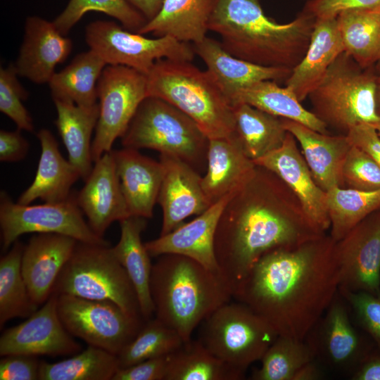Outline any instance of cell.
<instances>
[{
    "instance_id": "1",
    "label": "cell",
    "mask_w": 380,
    "mask_h": 380,
    "mask_svg": "<svg viewBox=\"0 0 380 380\" xmlns=\"http://www.w3.org/2000/svg\"><path fill=\"white\" fill-rule=\"evenodd\" d=\"M338 288L336 242L324 234L263 255L233 298L265 319L279 335L304 340Z\"/></svg>"
},
{
    "instance_id": "2",
    "label": "cell",
    "mask_w": 380,
    "mask_h": 380,
    "mask_svg": "<svg viewBox=\"0 0 380 380\" xmlns=\"http://www.w3.org/2000/svg\"><path fill=\"white\" fill-rule=\"evenodd\" d=\"M324 234L306 217L289 186L257 165L253 176L232 196L220 217L215 235L220 272L234 293L267 253Z\"/></svg>"
},
{
    "instance_id": "3",
    "label": "cell",
    "mask_w": 380,
    "mask_h": 380,
    "mask_svg": "<svg viewBox=\"0 0 380 380\" xmlns=\"http://www.w3.org/2000/svg\"><path fill=\"white\" fill-rule=\"evenodd\" d=\"M316 18L302 11L279 24L267 17L259 0H217L208 30L234 57L262 66L293 70L310 43Z\"/></svg>"
},
{
    "instance_id": "4",
    "label": "cell",
    "mask_w": 380,
    "mask_h": 380,
    "mask_svg": "<svg viewBox=\"0 0 380 380\" xmlns=\"http://www.w3.org/2000/svg\"><path fill=\"white\" fill-rule=\"evenodd\" d=\"M158 258L150 278L155 317L187 342L205 318L233 298L232 290L220 273L190 258Z\"/></svg>"
},
{
    "instance_id": "5",
    "label": "cell",
    "mask_w": 380,
    "mask_h": 380,
    "mask_svg": "<svg viewBox=\"0 0 380 380\" xmlns=\"http://www.w3.org/2000/svg\"><path fill=\"white\" fill-rule=\"evenodd\" d=\"M147 76L148 96L162 99L193 119L208 139L235 132L232 106L213 75L191 61L158 60Z\"/></svg>"
},
{
    "instance_id": "6",
    "label": "cell",
    "mask_w": 380,
    "mask_h": 380,
    "mask_svg": "<svg viewBox=\"0 0 380 380\" xmlns=\"http://www.w3.org/2000/svg\"><path fill=\"white\" fill-rule=\"evenodd\" d=\"M378 73L375 67L362 68L342 52L309 93L312 112L327 126L346 135L360 124L375 125V94Z\"/></svg>"
},
{
    "instance_id": "7",
    "label": "cell",
    "mask_w": 380,
    "mask_h": 380,
    "mask_svg": "<svg viewBox=\"0 0 380 380\" xmlns=\"http://www.w3.org/2000/svg\"><path fill=\"white\" fill-rule=\"evenodd\" d=\"M120 139L124 148L174 156L195 170L207 165L208 138L193 119L158 97L142 101Z\"/></svg>"
},
{
    "instance_id": "8",
    "label": "cell",
    "mask_w": 380,
    "mask_h": 380,
    "mask_svg": "<svg viewBox=\"0 0 380 380\" xmlns=\"http://www.w3.org/2000/svg\"><path fill=\"white\" fill-rule=\"evenodd\" d=\"M53 292L111 301L126 312L143 317L135 288L110 246L77 241Z\"/></svg>"
},
{
    "instance_id": "9",
    "label": "cell",
    "mask_w": 380,
    "mask_h": 380,
    "mask_svg": "<svg viewBox=\"0 0 380 380\" xmlns=\"http://www.w3.org/2000/svg\"><path fill=\"white\" fill-rule=\"evenodd\" d=\"M202 324L198 340L215 357L243 373L261 360L279 336L265 319L237 300L222 305Z\"/></svg>"
},
{
    "instance_id": "10",
    "label": "cell",
    "mask_w": 380,
    "mask_h": 380,
    "mask_svg": "<svg viewBox=\"0 0 380 380\" xmlns=\"http://www.w3.org/2000/svg\"><path fill=\"white\" fill-rule=\"evenodd\" d=\"M84 216L74 191L61 202L22 205L13 202L5 191H1L2 250L6 252L20 236L27 233L59 234L80 242L110 246L108 241L92 231Z\"/></svg>"
},
{
    "instance_id": "11",
    "label": "cell",
    "mask_w": 380,
    "mask_h": 380,
    "mask_svg": "<svg viewBox=\"0 0 380 380\" xmlns=\"http://www.w3.org/2000/svg\"><path fill=\"white\" fill-rule=\"evenodd\" d=\"M85 39L90 49L107 65L127 66L146 75L158 60L192 61L195 55L189 43L170 36L148 38L113 21L90 23Z\"/></svg>"
},
{
    "instance_id": "12",
    "label": "cell",
    "mask_w": 380,
    "mask_h": 380,
    "mask_svg": "<svg viewBox=\"0 0 380 380\" xmlns=\"http://www.w3.org/2000/svg\"><path fill=\"white\" fill-rule=\"evenodd\" d=\"M57 311L72 336L115 355L137 336L146 321L111 301L67 294H58Z\"/></svg>"
},
{
    "instance_id": "13",
    "label": "cell",
    "mask_w": 380,
    "mask_h": 380,
    "mask_svg": "<svg viewBox=\"0 0 380 380\" xmlns=\"http://www.w3.org/2000/svg\"><path fill=\"white\" fill-rule=\"evenodd\" d=\"M99 115L91 144L94 163L112 150L148 96L147 76L133 68L107 65L97 82Z\"/></svg>"
},
{
    "instance_id": "14",
    "label": "cell",
    "mask_w": 380,
    "mask_h": 380,
    "mask_svg": "<svg viewBox=\"0 0 380 380\" xmlns=\"http://www.w3.org/2000/svg\"><path fill=\"white\" fill-rule=\"evenodd\" d=\"M306 339L319 362L350 376L376 347L369 336L355 326L339 291Z\"/></svg>"
},
{
    "instance_id": "15",
    "label": "cell",
    "mask_w": 380,
    "mask_h": 380,
    "mask_svg": "<svg viewBox=\"0 0 380 380\" xmlns=\"http://www.w3.org/2000/svg\"><path fill=\"white\" fill-rule=\"evenodd\" d=\"M58 294L53 292L41 308L0 337V355L56 357L75 355L82 346L65 329L57 311Z\"/></svg>"
},
{
    "instance_id": "16",
    "label": "cell",
    "mask_w": 380,
    "mask_h": 380,
    "mask_svg": "<svg viewBox=\"0 0 380 380\" xmlns=\"http://www.w3.org/2000/svg\"><path fill=\"white\" fill-rule=\"evenodd\" d=\"M338 290L374 293L380 290V208L336 242Z\"/></svg>"
},
{
    "instance_id": "17",
    "label": "cell",
    "mask_w": 380,
    "mask_h": 380,
    "mask_svg": "<svg viewBox=\"0 0 380 380\" xmlns=\"http://www.w3.org/2000/svg\"><path fill=\"white\" fill-rule=\"evenodd\" d=\"M254 163L275 174L289 186L306 217L319 231L325 233L330 228L327 193L316 184L290 132L279 148Z\"/></svg>"
},
{
    "instance_id": "18",
    "label": "cell",
    "mask_w": 380,
    "mask_h": 380,
    "mask_svg": "<svg viewBox=\"0 0 380 380\" xmlns=\"http://www.w3.org/2000/svg\"><path fill=\"white\" fill-rule=\"evenodd\" d=\"M163 176L158 203L163 210L160 235L172 232L187 217L198 215L210 205L201 186L199 173L182 159L171 155L160 154Z\"/></svg>"
},
{
    "instance_id": "19",
    "label": "cell",
    "mask_w": 380,
    "mask_h": 380,
    "mask_svg": "<svg viewBox=\"0 0 380 380\" xmlns=\"http://www.w3.org/2000/svg\"><path fill=\"white\" fill-rule=\"evenodd\" d=\"M84 182L75 192L77 203L92 231L103 237L113 222L130 216L110 151L94 163Z\"/></svg>"
},
{
    "instance_id": "20",
    "label": "cell",
    "mask_w": 380,
    "mask_h": 380,
    "mask_svg": "<svg viewBox=\"0 0 380 380\" xmlns=\"http://www.w3.org/2000/svg\"><path fill=\"white\" fill-rule=\"evenodd\" d=\"M234 193L224 196L191 221L144 243L151 257L180 255L196 260L214 272L220 273L215 253V235L221 213Z\"/></svg>"
},
{
    "instance_id": "21",
    "label": "cell",
    "mask_w": 380,
    "mask_h": 380,
    "mask_svg": "<svg viewBox=\"0 0 380 380\" xmlns=\"http://www.w3.org/2000/svg\"><path fill=\"white\" fill-rule=\"evenodd\" d=\"M77 241L53 233L33 235L25 245L21 270L34 303L39 307L50 297L63 267Z\"/></svg>"
},
{
    "instance_id": "22",
    "label": "cell",
    "mask_w": 380,
    "mask_h": 380,
    "mask_svg": "<svg viewBox=\"0 0 380 380\" xmlns=\"http://www.w3.org/2000/svg\"><path fill=\"white\" fill-rule=\"evenodd\" d=\"M72 48L71 39L61 34L53 21L30 16L14 65L19 76L36 84L49 83L56 65L66 60Z\"/></svg>"
},
{
    "instance_id": "23",
    "label": "cell",
    "mask_w": 380,
    "mask_h": 380,
    "mask_svg": "<svg viewBox=\"0 0 380 380\" xmlns=\"http://www.w3.org/2000/svg\"><path fill=\"white\" fill-rule=\"evenodd\" d=\"M256 164L244 153L234 132L208 141L206 172L201 186L210 205L234 193L253 176Z\"/></svg>"
},
{
    "instance_id": "24",
    "label": "cell",
    "mask_w": 380,
    "mask_h": 380,
    "mask_svg": "<svg viewBox=\"0 0 380 380\" xmlns=\"http://www.w3.org/2000/svg\"><path fill=\"white\" fill-rule=\"evenodd\" d=\"M110 153L130 215L151 218L163 176L161 162L133 148Z\"/></svg>"
},
{
    "instance_id": "25",
    "label": "cell",
    "mask_w": 380,
    "mask_h": 380,
    "mask_svg": "<svg viewBox=\"0 0 380 380\" xmlns=\"http://www.w3.org/2000/svg\"><path fill=\"white\" fill-rule=\"evenodd\" d=\"M286 130L298 141L316 184L324 191L343 187L341 170L351 147L345 134L320 133L300 122L281 118Z\"/></svg>"
},
{
    "instance_id": "26",
    "label": "cell",
    "mask_w": 380,
    "mask_h": 380,
    "mask_svg": "<svg viewBox=\"0 0 380 380\" xmlns=\"http://www.w3.org/2000/svg\"><path fill=\"white\" fill-rule=\"evenodd\" d=\"M193 49L228 100L239 89L258 82H285L292 72L286 68L259 65L234 57L223 49L220 42L208 37L194 44Z\"/></svg>"
},
{
    "instance_id": "27",
    "label": "cell",
    "mask_w": 380,
    "mask_h": 380,
    "mask_svg": "<svg viewBox=\"0 0 380 380\" xmlns=\"http://www.w3.org/2000/svg\"><path fill=\"white\" fill-rule=\"evenodd\" d=\"M37 137L41 146L40 158L32 183L16 201L22 205L31 204L36 199L45 203L63 201L72 194V186L81 178L76 167L62 156L50 130L41 129Z\"/></svg>"
},
{
    "instance_id": "28",
    "label": "cell",
    "mask_w": 380,
    "mask_h": 380,
    "mask_svg": "<svg viewBox=\"0 0 380 380\" xmlns=\"http://www.w3.org/2000/svg\"><path fill=\"white\" fill-rule=\"evenodd\" d=\"M343 51L336 18H316L306 53L285 81L286 87L303 101Z\"/></svg>"
},
{
    "instance_id": "29",
    "label": "cell",
    "mask_w": 380,
    "mask_h": 380,
    "mask_svg": "<svg viewBox=\"0 0 380 380\" xmlns=\"http://www.w3.org/2000/svg\"><path fill=\"white\" fill-rule=\"evenodd\" d=\"M217 0H164L157 15L137 32L170 36L183 42H201Z\"/></svg>"
},
{
    "instance_id": "30",
    "label": "cell",
    "mask_w": 380,
    "mask_h": 380,
    "mask_svg": "<svg viewBox=\"0 0 380 380\" xmlns=\"http://www.w3.org/2000/svg\"><path fill=\"white\" fill-rule=\"evenodd\" d=\"M119 223L120 237L112 250L127 272L137 292L141 315L148 320L154 315V306L150 291L153 265L141 239L146 227V218L130 215Z\"/></svg>"
},
{
    "instance_id": "31",
    "label": "cell",
    "mask_w": 380,
    "mask_h": 380,
    "mask_svg": "<svg viewBox=\"0 0 380 380\" xmlns=\"http://www.w3.org/2000/svg\"><path fill=\"white\" fill-rule=\"evenodd\" d=\"M53 101L57 111L55 125L68 151V160L85 181L94 166L91 136L99 119V103L82 106L68 101Z\"/></svg>"
},
{
    "instance_id": "32",
    "label": "cell",
    "mask_w": 380,
    "mask_h": 380,
    "mask_svg": "<svg viewBox=\"0 0 380 380\" xmlns=\"http://www.w3.org/2000/svg\"><path fill=\"white\" fill-rule=\"evenodd\" d=\"M232 106L246 103L274 116L300 122L315 131L329 134L327 126L305 108L294 93L271 80L260 81L239 89L229 98Z\"/></svg>"
},
{
    "instance_id": "33",
    "label": "cell",
    "mask_w": 380,
    "mask_h": 380,
    "mask_svg": "<svg viewBox=\"0 0 380 380\" xmlns=\"http://www.w3.org/2000/svg\"><path fill=\"white\" fill-rule=\"evenodd\" d=\"M232 106L235 133L245 154L253 162L283 144L288 132L281 118L246 103Z\"/></svg>"
},
{
    "instance_id": "34",
    "label": "cell",
    "mask_w": 380,
    "mask_h": 380,
    "mask_svg": "<svg viewBox=\"0 0 380 380\" xmlns=\"http://www.w3.org/2000/svg\"><path fill=\"white\" fill-rule=\"evenodd\" d=\"M106 65L101 57L91 49L77 54L49 80L53 99L71 101L82 106L97 103V82Z\"/></svg>"
},
{
    "instance_id": "35",
    "label": "cell",
    "mask_w": 380,
    "mask_h": 380,
    "mask_svg": "<svg viewBox=\"0 0 380 380\" xmlns=\"http://www.w3.org/2000/svg\"><path fill=\"white\" fill-rule=\"evenodd\" d=\"M336 20L344 51L362 68L374 66L380 56V7L346 11Z\"/></svg>"
},
{
    "instance_id": "36",
    "label": "cell",
    "mask_w": 380,
    "mask_h": 380,
    "mask_svg": "<svg viewBox=\"0 0 380 380\" xmlns=\"http://www.w3.org/2000/svg\"><path fill=\"white\" fill-rule=\"evenodd\" d=\"M245 373L213 355L200 340L184 342L168 355L165 380H240Z\"/></svg>"
},
{
    "instance_id": "37",
    "label": "cell",
    "mask_w": 380,
    "mask_h": 380,
    "mask_svg": "<svg viewBox=\"0 0 380 380\" xmlns=\"http://www.w3.org/2000/svg\"><path fill=\"white\" fill-rule=\"evenodd\" d=\"M25 245L18 239L0 259V328L13 318H27L38 310L21 270Z\"/></svg>"
},
{
    "instance_id": "38",
    "label": "cell",
    "mask_w": 380,
    "mask_h": 380,
    "mask_svg": "<svg viewBox=\"0 0 380 380\" xmlns=\"http://www.w3.org/2000/svg\"><path fill=\"white\" fill-rule=\"evenodd\" d=\"M117 355L89 346L80 353L50 363L41 361L39 380H112L118 370Z\"/></svg>"
},
{
    "instance_id": "39",
    "label": "cell",
    "mask_w": 380,
    "mask_h": 380,
    "mask_svg": "<svg viewBox=\"0 0 380 380\" xmlns=\"http://www.w3.org/2000/svg\"><path fill=\"white\" fill-rule=\"evenodd\" d=\"M326 193L330 220L329 236L335 242L380 208V189L360 191L335 186Z\"/></svg>"
},
{
    "instance_id": "40",
    "label": "cell",
    "mask_w": 380,
    "mask_h": 380,
    "mask_svg": "<svg viewBox=\"0 0 380 380\" xmlns=\"http://www.w3.org/2000/svg\"><path fill=\"white\" fill-rule=\"evenodd\" d=\"M314 359L315 350L306 338L299 340L279 335L251 377L253 380H293L298 370Z\"/></svg>"
},
{
    "instance_id": "41",
    "label": "cell",
    "mask_w": 380,
    "mask_h": 380,
    "mask_svg": "<svg viewBox=\"0 0 380 380\" xmlns=\"http://www.w3.org/2000/svg\"><path fill=\"white\" fill-rule=\"evenodd\" d=\"M180 336L156 317L146 320L137 336L117 355L119 369L165 356L184 343Z\"/></svg>"
},
{
    "instance_id": "42",
    "label": "cell",
    "mask_w": 380,
    "mask_h": 380,
    "mask_svg": "<svg viewBox=\"0 0 380 380\" xmlns=\"http://www.w3.org/2000/svg\"><path fill=\"white\" fill-rule=\"evenodd\" d=\"M89 11L111 16L119 20L124 28L134 32L147 23L144 16L126 0H70L53 22L60 32L66 35Z\"/></svg>"
},
{
    "instance_id": "43",
    "label": "cell",
    "mask_w": 380,
    "mask_h": 380,
    "mask_svg": "<svg viewBox=\"0 0 380 380\" xmlns=\"http://www.w3.org/2000/svg\"><path fill=\"white\" fill-rule=\"evenodd\" d=\"M14 65L0 69V110L17 125L18 129L34 131L33 120L23 102L28 92L18 80Z\"/></svg>"
},
{
    "instance_id": "44",
    "label": "cell",
    "mask_w": 380,
    "mask_h": 380,
    "mask_svg": "<svg viewBox=\"0 0 380 380\" xmlns=\"http://www.w3.org/2000/svg\"><path fill=\"white\" fill-rule=\"evenodd\" d=\"M341 179L343 188L378 190L380 189V167L368 153L351 144L343 164Z\"/></svg>"
},
{
    "instance_id": "45",
    "label": "cell",
    "mask_w": 380,
    "mask_h": 380,
    "mask_svg": "<svg viewBox=\"0 0 380 380\" xmlns=\"http://www.w3.org/2000/svg\"><path fill=\"white\" fill-rule=\"evenodd\" d=\"M360 328L380 350V290L374 292L338 290Z\"/></svg>"
},
{
    "instance_id": "46",
    "label": "cell",
    "mask_w": 380,
    "mask_h": 380,
    "mask_svg": "<svg viewBox=\"0 0 380 380\" xmlns=\"http://www.w3.org/2000/svg\"><path fill=\"white\" fill-rule=\"evenodd\" d=\"M379 7L380 0H309L303 11L315 18H329L346 11Z\"/></svg>"
},
{
    "instance_id": "47",
    "label": "cell",
    "mask_w": 380,
    "mask_h": 380,
    "mask_svg": "<svg viewBox=\"0 0 380 380\" xmlns=\"http://www.w3.org/2000/svg\"><path fill=\"white\" fill-rule=\"evenodd\" d=\"M40 362L37 356H3L0 360V380H38Z\"/></svg>"
},
{
    "instance_id": "48",
    "label": "cell",
    "mask_w": 380,
    "mask_h": 380,
    "mask_svg": "<svg viewBox=\"0 0 380 380\" xmlns=\"http://www.w3.org/2000/svg\"><path fill=\"white\" fill-rule=\"evenodd\" d=\"M168 355L148 359L118 369L112 380H165Z\"/></svg>"
},
{
    "instance_id": "49",
    "label": "cell",
    "mask_w": 380,
    "mask_h": 380,
    "mask_svg": "<svg viewBox=\"0 0 380 380\" xmlns=\"http://www.w3.org/2000/svg\"><path fill=\"white\" fill-rule=\"evenodd\" d=\"M350 143L368 153L380 167V137L374 125L360 124L346 134Z\"/></svg>"
},
{
    "instance_id": "50",
    "label": "cell",
    "mask_w": 380,
    "mask_h": 380,
    "mask_svg": "<svg viewBox=\"0 0 380 380\" xmlns=\"http://www.w3.org/2000/svg\"><path fill=\"white\" fill-rule=\"evenodd\" d=\"M30 148L29 142L16 131H0V161L15 163L23 160Z\"/></svg>"
},
{
    "instance_id": "51",
    "label": "cell",
    "mask_w": 380,
    "mask_h": 380,
    "mask_svg": "<svg viewBox=\"0 0 380 380\" xmlns=\"http://www.w3.org/2000/svg\"><path fill=\"white\" fill-rule=\"evenodd\" d=\"M350 377L353 380H380V350L375 347Z\"/></svg>"
},
{
    "instance_id": "52",
    "label": "cell",
    "mask_w": 380,
    "mask_h": 380,
    "mask_svg": "<svg viewBox=\"0 0 380 380\" xmlns=\"http://www.w3.org/2000/svg\"><path fill=\"white\" fill-rule=\"evenodd\" d=\"M324 376L320 362L314 359L303 365L295 374L293 380H317Z\"/></svg>"
},
{
    "instance_id": "53",
    "label": "cell",
    "mask_w": 380,
    "mask_h": 380,
    "mask_svg": "<svg viewBox=\"0 0 380 380\" xmlns=\"http://www.w3.org/2000/svg\"><path fill=\"white\" fill-rule=\"evenodd\" d=\"M140 12L147 21L153 18L160 11L164 0H126Z\"/></svg>"
},
{
    "instance_id": "54",
    "label": "cell",
    "mask_w": 380,
    "mask_h": 380,
    "mask_svg": "<svg viewBox=\"0 0 380 380\" xmlns=\"http://www.w3.org/2000/svg\"><path fill=\"white\" fill-rule=\"evenodd\" d=\"M376 108L378 115L380 117V74H378L376 94H375Z\"/></svg>"
},
{
    "instance_id": "55",
    "label": "cell",
    "mask_w": 380,
    "mask_h": 380,
    "mask_svg": "<svg viewBox=\"0 0 380 380\" xmlns=\"http://www.w3.org/2000/svg\"><path fill=\"white\" fill-rule=\"evenodd\" d=\"M374 67H375V69H376V71L377 72V73L380 74V56H379V58L377 62L376 63Z\"/></svg>"
},
{
    "instance_id": "56",
    "label": "cell",
    "mask_w": 380,
    "mask_h": 380,
    "mask_svg": "<svg viewBox=\"0 0 380 380\" xmlns=\"http://www.w3.org/2000/svg\"><path fill=\"white\" fill-rule=\"evenodd\" d=\"M374 127H376L378 134L380 137V120L377 122V123L374 125Z\"/></svg>"
}]
</instances>
